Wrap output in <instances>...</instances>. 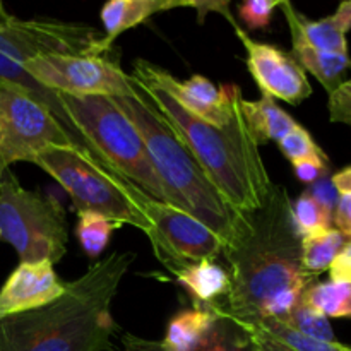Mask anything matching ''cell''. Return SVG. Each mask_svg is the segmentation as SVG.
<instances>
[{"instance_id": "obj_1", "label": "cell", "mask_w": 351, "mask_h": 351, "mask_svg": "<svg viewBox=\"0 0 351 351\" xmlns=\"http://www.w3.org/2000/svg\"><path fill=\"white\" fill-rule=\"evenodd\" d=\"M291 206L287 189L273 184L261 208L240 213L235 233L223 245L230 290L219 305L249 326L283 321L315 283L302 267V237Z\"/></svg>"}, {"instance_id": "obj_2", "label": "cell", "mask_w": 351, "mask_h": 351, "mask_svg": "<svg viewBox=\"0 0 351 351\" xmlns=\"http://www.w3.org/2000/svg\"><path fill=\"white\" fill-rule=\"evenodd\" d=\"M134 259V252H112L65 283L64 295L51 304L0 317V351L112 350V302Z\"/></svg>"}, {"instance_id": "obj_3", "label": "cell", "mask_w": 351, "mask_h": 351, "mask_svg": "<svg viewBox=\"0 0 351 351\" xmlns=\"http://www.w3.org/2000/svg\"><path fill=\"white\" fill-rule=\"evenodd\" d=\"M139 84L233 211L249 213L261 208L273 182L247 127L240 103L232 120L219 127L192 115L165 89Z\"/></svg>"}, {"instance_id": "obj_4", "label": "cell", "mask_w": 351, "mask_h": 351, "mask_svg": "<svg viewBox=\"0 0 351 351\" xmlns=\"http://www.w3.org/2000/svg\"><path fill=\"white\" fill-rule=\"evenodd\" d=\"M112 99L139 130L154 171L175 208L204 223L225 245L235 233L240 213L233 211L223 199L197 160L147 98L143 86L134 79L130 95L113 96Z\"/></svg>"}, {"instance_id": "obj_5", "label": "cell", "mask_w": 351, "mask_h": 351, "mask_svg": "<svg viewBox=\"0 0 351 351\" xmlns=\"http://www.w3.org/2000/svg\"><path fill=\"white\" fill-rule=\"evenodd\" d=\"M60 95L62 103L82 136L127 182L153 201L173 206L154 171L139 130L110 96Z\"/></svg>"}, {"instance_id": "obj_6", "label": "cell", "mask_w": 351, "mask_h": 351, "mask_svg": "<svg viewBox=\"0 0 351 351\" xmlns=\"http://www.w3.org/2000/svg\"><path fill=\"white\" fill-rule=\"evenodd\" d=\"M40 167L65 189L75 211H93L130 225L149 239L153 226L143 211L147 195L130 182L110 173L105 168L71 146H51L36 156Z\"/></svg>"}, {"instance_id": "obj_7", "label": "cell", "mask_w": 351, "mask_h": 351, "mask_svg": "<svg viewBox=\"0 0 351 351\" xmlns=\"http://www.w3.org/2000/svg\"><path fill=\"white\" fill-rule=\"evenodd\" d=\"M0 239L21 263L57 264L67 252V215L57 199L27 191L7 170L0 177Z\"/></svg>"}, {"instance_id": "obj_8", "label": "cell", "mask_w": 351, "mask_h": 351, "mask_svg": "<svg viewBox=\"0 0 351 351\" xmlns=\"http://www.w3.org/2000/svg\"><path fill=\"white\" fill-rule=\"evenodd\" d=\"M51 146H71L91 158L36 99L16 86L0 84V177L10 165L33 163Z\"/></svg>"}, {"instance_id": "obj_9", "label": "cell", "mask_w": 351, "mask_h": 351, "mask_svg": "<svg viewBox=\"0 0 351 351\" xmlns=\"http://www.w3.org/2000/svg\"><path fill=\"white\" fill-rule=\"evenodd\" d=\"M24 71L53 91L71 96H127L132 75L125 74L117 57L106 55H45L24 62Z\"/></svg>"}, {"instance_id": "obj_10", "label": "cell", "mask_w": 351, "mask_h": 351, "mask_svg": "<svg viewBox=\"0 0 351 351\" xmlns=\"http://www.w3.org/2000/svg\"><path fill=\"white\" fill-rule=\"evenodd\" d=\"M143 211L153 226L147 240L154 256L173 276L187 264L215 261L223 252V240L187 211L153 199H147Z\"/></svg>"}, {"instance_id": "obj_11", "label": "cell", "mask_w": 351, "mask_h": 351, "mask_svg": "<svg viewBox=\"0 0 351 351\" xmlns=\"http://www.w3.org/2000/svg\"><path fill=\"white\" fill-rule=\"evenodd\" d=\"M132 77L143 84H154L165 89L187 112L213 125H226L242 99L240 86H215L204 75H192L187 81H180L168 71L144 58H137L134 62Z\"/></svg>"}, {"instance_id": "obj_12", "label": "cell", "mask_w": 351, "mask_h": 351, "mask_svg": "<svg viewBox=\"0 0 351 351\" xmlns=\"http://www.w3.org/2000/svg\"><path fill=\"white\" fill-rule=\"evenodd\" d=\"M225 17L245 47L247 69L261 89V95L283 99L290 105H300L312 95L307 74L290 53L274 45L252 40L230 12Z\"/></svg>"}, {"instance_id": "obj_13", "label": "cell", "mask_w": 351, "mask_h": 351, "mask_svg": "<svg viewBox=\"0 0 351 351\" xmlns=\"http://www.w3.org/2000/svg\"><path fill=\"white\" fill-rule=\"evenodd\" d=\"M64 291L65 283L58 280L51 263H21L0 288V317L45 307Z\"/></svg>"}, {"instance_id": "obj_14", "label": "cell", "mask_w": 351, "mask_h": 351, "mask_svg": "<svg viewBox=\"0 0 351 351\" xmlns=\"http://www.w3.org/2000/svg\"><path fill=\"white\" fill-rule=\"evenodd\" d=\"M281 9L290 29L297 31L308 45L326 51L348 53L346 33L351 29V0L339 3L335 14L319 21H311L288 0H281Z\"/></svg>"}, {"instance_id": "obj_15", "label": "cell", "mask_w": 351, "mask_h": 351, "mask_svg": "<svg viewBox=\"0 0 351 351\" xmlns=\"http://www.w3.org/2000/svg\"><path fill=\"white\" fill-rule=\"evenodd\" d=\"M122 345V351H167L160 341L143 339L134 335H123ZM192 351H257L252 326L239 321L221 307L208 338Z\"/></svg>"}, {"instance_id": "obj_16", "label": "cell", "mask_w": 351, "mask_h": 351, "mask_svg": "<svg viewBox=\"0 0 351 351\" xmlns=\"http://www.w3.org/2000/svg\"><path fill=\"white\" fill-rule=\"evenodd\" d=\"M178 7H191V0H112L101 7L103 29V48L110 51L112 43L125 31L139 26L144 21L153 17L154 14L165 10L178 9Z\"/></svg>"}, {"instance_id": "obj_17", "label": "cell", "mask_w": 351, "mask_h": 351, "mask_svg": "<svg viewBox=\"0 0 351 351\" xmlns=\"http://www.w3.org/2000/svg\"><path fill=\"white\" fill-rule=\"evenodd\" d=\"M219 302L216 304H194L191 308L177 312L167 326L161 346L167 351H192L197 348L211 331L218 319Z\"/></svg>"}, {"instance_id": "obj_18", "label": "cell", "mask_w": 351, "mask_h": 351, "mask_svg": "<svg viewBox=\"0 0 351 351\" xmlns=\"http://www.w3.org/2000/svg\"><path fill=\"white\" fill-rule=\"evenodd\" d=\"M291 33V57L305 72H311L322 84V88L331 95L343 82V74L351 69L350 53H336V51L319 50L308 45L297 31Z\"/></svg>"}, {"instance_id": "obj_19", "label": "cell", "mask_w": 351, "mask_h": 351, "mask_svg": "<svg viewBox=\"0 0 351 351\" xmlns=\"http://www.w3.org/2000/svg\"><path fill=\"white\" fill-rule=\"evenodd\" d=\"M240 110L257 146L267 144L271 141L278 143L298 125L297 120L290 113L285 112L281 106H278L276 101L269 96H261L257 101L242 98Z\"/></svg>"}, {"instance_id": "obj_20", "label": "cell", "mask_w": 351, "mask_h": 351, "mask_svg": "<svg viewBox=\"0 0 351 351\" xmlns=\"http://www.w3.org/2000/svg\"><path fill=\"white\" fill-rule=\"evenodd\" d=\"M175 278L194 298V304H216L230 290L228 271L211 259L187 264Z\"/></svg>"}, {"instance_id": "obj_21", "label": "cell", "mask_w": 351, "mask_h": 351, "mask_svg": "<svg viewBox=\"0 0 351 351\" xmlns=\"http://www.w3.org/2000/svg\"><path fill=\"white\" fill-rule=\"evenodd\" d=\"M346 242H348V237H345L336 228L304 237L302 239V267L305 273L317 278V274H321L322 271L329 269Z\"/></svg>"}, {"instance_id": "obj_22", "label": "cell", "mask_w": 351, "mask_h": 351, "mask_svg": "<svg viewBox=\"0 0 351 351\" xmlns=\"http://www.w3.org/2000/svg\"><path fill=\"white\" fill-rule=\"evenodd\" d=\"M302 300L328 319L351 317V281L312 283Z\"/></svg>"}, {"instance_id": "obj_23", "label": "cell", "mask_w": 351, "mask_h": 351, "mask_svg": "<svg viewBox=\"0 0 351 351\" xmlns=\"http://www.w3.org/2000/svg\"><path fill=\"white\" fill-rule=\"evenodd\" d=\"M119 228H122V225L105 215L93 211L77 213L75 235L89 259H98L101 256L103 250L108 247L113 232Z\"/></svg>"}, {"instance_id": "obj_24", "label": "cell", "mask_w": 351, "mask_h": 351, "mask_svg": "<svg viewBox=\"0 0 351 351\" xmlns=\"http://www.w3.org/2000/svg\"><path fill=\"white\" fill-rule=\"evenodd\" d=\"M291 213L295 228L302 239L332 228V209L322 204L311 191H305L297 199L291 206Z\"/></svg>"}, {"instance_id": "obj_25", "label": "cell", "mask_w": 351, "mask_h": 351, "mask_svg": "<svg viewBox=\"0 0 351 351\" xmlns=\"http://www.w3.org/2000/svg\"><path fill=\"white\" fill-rule=\"evenodd\" d=\"M281 322L293 329L295 332H298V335L305 336V338L315 339V341H336L329 319L322 315L321 312L315 311V308H312L311 305L305 304L302 298L295 305L293 311Z\"/></svg>"}, {"instance_id": "obj_26", "label": "cell", "mask_w": 351, "mask_h": 351, "mask_svg": "<svg viewBox=\"0 0 351 351\" xmlns=\"http://www.w3.org/2000/svg\"><path fill=\"white\" fill-rule=\"evenodd\" d=\"M263 328L264 331L269 332L271 336H274L276 339L283 341L285 345L291 346L297 351H351L350 346L341 345L338 341H315V339L305 338V336L298 335L293 329L288 328L287 324H283L281 321L276 319H266V321L259 322V324H254Z\"/></svg>"}, {"instance_id": "obj_27", "label": "cell", "mask_w": 351, "mask_h": 351, "mask_svg": "<svg viewBox=\"0 0 351 351\" xmlns=\"http://www.w3.org/2000/svg\"><path fill=\"white\" fill-rule=\"evenodd\" d=\"M278 146L290 163L307 160V158H328L324 151L317 146L311 132L304 129L300 123L291 132H288L283 139L278 141Z\"/></svg>"}, {"instance_id": "obj_28", "label": "cell", "mask_w": 351, "mask_h": 351, "mask_svg": "<svg viewBox=\"0 0 351 351\" xmlns=\"http://www.w3.org/2000/svg\"><path fill=\"white\" fill-rule=\"evenodd\" d=\"M281 0H249L239 5L240 19L249 29H266Z\"/></svg>"}, {"instance_id": "obj_29", "label": "cell", "mask_w": 351, "mask_h": 351, "mask_svg": "<svg viewBox=\"0 0 351 351\" xmlns=\"http://www.w3.org/2000/svg\"><path fill=\"white\" fill-rule=\"evenodd\" d=\"M291 165H293V171L298 180L305 182V184H315L317 180L324 178L329 170L328 158H307V160L295 161Z\"/></svg>"}, {"instance_id": "obj_30", "label": "cell", "mask_w": 351, "mask_h": 351, "mask_svg": "<svg viewBox=\"0 0 351 351\" xmlns=\"http://www.w3.org/2000/svg\"><path fill=\"white\" fill-rule=\"evenodd\" d=\"M332 223L336 225V230L351 239V194L338 195L332 211Z\"/></svg>"}, {"instance_id": "obj_31", "label": "cell", "mask_w": 351, "mask_h": 351, "mask_svg": "<svg viewBox=\"0 0 351 351\" xmlns=\"http://www.w3.org/2000/svg\"><path fill=\"white\" fill-rule=\"evenodd\" d=\"M331 281H351V239L343 245L332 264L329 266Z\"/></svg>"}, {"instance_id": "obj_32", "label": "cell", "mask_w": 351, "mask_h": 351, "mask_svg": "<svg viewBox=\"0 0 351 351\" xmlns=\"http://www.w3.org/2000/svg\"><path fill=\"white\" fill-rule=\"evenodd\" d=\"M252 331L257 351H297L295 348H291V346L285 345L283 341L276 339L274 336H271L269 332L264 331L259 326H252Z\"/></svg>"}, {"instance_id": "obj_33", "label": "cell", "mask_w": 351, "mask_h": 351, "mask_svg": "<svg viewBox=\"0 0 351 351\" xmlns=\"http://www.w3.org/2000/svg\"><path fill=\"white\" fill-rule=\"evenodd\" d=\"M331 184L339 195L351 194V167L343 168L341 171L332 175Z\"/></svg>"}, {"instance_id": "obj_34", "label": "cell", "mask_w": 351, "mask_h": 351, "mask_svg": "<svg viewBox=\"0 0 351 351\" xmlns=\"http://www.w3.org/2000/svg\"><path fill=\"white\" fill-rule=\"evenodd\" d=\"M12 21H14V16H10V14L5 10V7H3V3L0 2V31L7 29Z\"/></svg>"}, {"instance_id": "obj_35", "label": "cell", "mask_w": 351, "mask_h": 351, "mask_svg": "<svg viewBox=\"0 0 351 351\" xmlns=\"http://www.w3.org/2000/svg\"><path fill=\"white\" fill-rule=\"evenodd\" d=\"M348 82H350V84H351V79H348Z\"/></svg>"}]
</instances>
